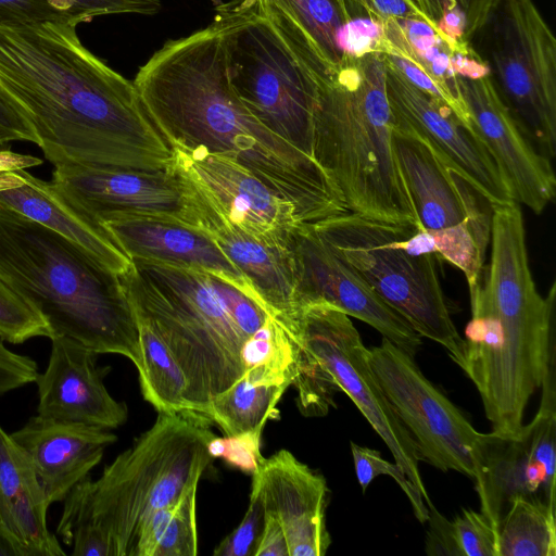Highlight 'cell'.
Wrapping results in <instances>:
<instances>
[{"label":"cell","mask_w":556,"mask_h":556,"mask_svg":"<svg viewBox=\"0 0 556 556\" xmlns=\"http://www.w3.org/2000/svg\"><path fill=\"white\" fill-rule=\"evenodd\" d=\"M66 23H0V98L55 165L165 169L175 155L132 81Z\"/></svg>","instance_id":"6da1fadb"},{"label":"cell","mask_w":556,"mask_h":556,"mask_svg":"<svg viewBox=\"0 0 556 556\" xmlns=\"http://www.w3.org/2000/svg\"><path fill=\"white\" fill-rule=\"evenodd\" d=\"M228 28L223 3L210 25L167 40L139 68L132 83L150 119L170 148L233 159L289 201L302 223L349 212L318 163L266 128L237 96Z\"/></svg>","instance_id":"7a4b0ae2"},{"label":"cell","mask_w":556,"mask_h":556,"mask_svg":"<svg viewBox=\"0 0 556 556\" xmlns=\"http://www.w3.org/2000/svg\"><path fill=\"white\" fill-rule=\"evenodd\" d=\"M491 255L469 289L471 318L452 359L472 381L492 433L517 440L527 404L555 364L556 282L536 289L518 203L495 206Z\"/></svg>","instance_id":"3957f363"},{"label":"cell","mask_w":556,"mask_h":556,"mask_svg":"<svg viewBox=\"0 0 556 556\" xmlns=\"http://www.w3.org/2000/svg\"><path fill=\"white\" fill-rule=\"evenodd\" d=\"M119 278L135 315L152 327L182 370L192 416L208 424L211 401L243 375V344L271 313L199 269L131 258Z\"/></svg>","instance_id":"277c9868"},{"label":"cell","mask_w":556,"mask_h":556,"mask_svg":"<svg viewBox=\"0 0 556 556\" xmlns=\"http://www.w3.org/2000/svg\"><path fill=\"white\" fill-rule=\"evenodd\" d=\"M210 425L159 413L153 426L65 497L56 533L73 556H132L144 522L199 483L212 460Z\"/></svg>","instance_id":"5b68a950"},{"label":"cell","mask_w":556,"mask_h":556,"mask_svg":"<svg viewBox=\"0 0 556 556\" xmlns=\"http://www.w3.org/2000/svg\"><path fill=\"white\" fill-rule=\"evenodd\" d=\"M0 279L41 312L53 337L119 354L139 368L137 319L119 276L73 241L0 208Z\"/></svg>","instance_id":"8992f818"},{"label":"cell","mask_w":556,"mask_h":556,"mask_svg":"<svg viewBox=\"0 0 556 556\" xmlns=\"http://www.w3.org/2000/svg\"><path fill=\"white\" fill-rule=\"evenodd\" d=\"M380 52L350 59L318 84L314 159L349 212L419 223L393 147V113Z\"/></svg>","instance_id":"52a82bcc"},{"label":"cell","mask_w":556,"mask_h":556,"mask_svg":"<svg viewBox=\"0 0 556 556\" xmlns=\"http://www.w3.org/2000/svg\"><path fill=\"white\" fill-rule=\"evenodd\" d=\"M312 225L331 251L420 337L445 348L452 359L456 356L462 337L439 278L442 257L429 231L352 212Z\"/></svg>","instance_id":"ba28073f"},{"label":"cell","mask_w":556,"mask_h":556,"mask_svg":"<svg viewBox=\"0 0 556 556\" xmlns=\"http://www.w3.org/2000/svg\"><path fill=\"white\" fill-rule=\"evenodd\" d=\"M225 4L229 75L237 96L266 128L314 159L316 81L260 13L256 0Z\"/></svg>","instance_id":"9c48e42d"},{"label":"cell","mask_w":556,"mask_h":556,"mask_svg":"<svg viewBox=\"0 0 556 556\" xmlns=\"http://www.w3.org/2000/svg\"><path fill=\"white\" fill-rule=\"evenodd\" d=\"M490 78L539 153L556 154V39L533 0H500L478 31Z\"/></svg>","instance_id":"30bf717a"},{"label":"cell","mask_w":556,"mask_h":556,"mask_svg":"<svg viewBox=\"0 0 556 556\" xmlns=\"http://www.w3.org/2000/svg\"><path fill=\"white\" fill-rule=\"evenodd\" d=\"M289 332L309 352L318 377L332 392H344L387 444L407 479L430 501L419 471L414 439L396 417L368 361V349L341 309L324 302L295 308L285 323Z\"/></svg>","instance_id":"8fae6325"},{"label":"cell","mask_w":556,"mask_h":556,"mask_svg":"<svg viewBox=\"0 0 556 556\" xmlns=\"http://www.w3.org/2000/svg\"><path fill=\"white\" fill-rule=\"evenodd\" d=\"M375 378L399 420L415 441L420 460L455 470L475 481L483 479L493 433H481L426 378L409 354L382 337L368 349Z\"/></svg>","instance_id":"7c38bea8"},{"label":"cell","mask_w":556,"mask_h":556,"mask_svg":"<svg viewBox=\"0 0 556 556\" xmlns=\"http://www.w3.org/2000/svg\"><path fill=\"white\" fill-rule=\"evenodd\" d=\"M51 182L70 204L101 225L151 217L200 227L192 189L174 163L154 170L62 164L54 166Z\"/></svg>","instance_id":"4fadbf2b"},{"label":"cell","mask_w":556,"mask_h":556,"mask_svg":"<svg viewBox=\"0 0 556 556\" xmlns=\"http://www.w3.org/2000/svg\"><path fill=\"white\" fill-rule=\"evenodd\" d=\"M287 249L293 268L295 308L328 303L368 324L415 357L421 337L331 251L312 224L296 225L289 235Z\"/></svg>","instance_id":"5bb4252c"},{"label":"cell","mask_w":556,"mask_h":556,"mask_svg":"<svg viewBox=\"0 0 556 556\" xmlns=\"http://www.w3.org/2000/svg\"><path fill=\"white\" fill-rule=\"evenodd\" d=\"M172 150L175 168L228 222L260 240L287 245L302 223L289 201L233 159L202 149Z\"/></svg>","instance_id":"9a60e30c"},{"label":"cell","mask_w":556,"mask_h":556,"mask_svg":"<svg viewBox=\"0 0 556 556\" xmlns=\"http://www.w3.org/2000/svg\"><path fill=\"white\" fill-rule=\"evenodd\" d=\"M392 138L402 176L419 223L427 231L468 224L491 235L494 206L427 138L394 113Z\"/></svg>","instance_id":"2e32d148"},{"label":"cell","mask_w":556,"mask_h":556,"mask_svg":"<svg viewBox=\"0 0 556 556\" xmlns=\"http://www.w3.org/2000/svg\"><path fill=\"white\" fill-rule=\"evenodd\" d=\"M386 87L392 112L427 138L493 206L517 203L509 180L483 141L445 103L414 87L388 66Z\"/></svg>","instance_id":"e0dca14e"},{"label":"cell","mask_w":556,"mask_h":556,"mask_svg":"<svg viewBox=\"0 0 556 556\" xmlns=\"http://www.w3.org/2000/svg\"><path fill=\"white\" fill-rule=\"evenodd\" d=\"M457 83L470 126L509 180L517 203L541 214L556 195L551 160L539 153L521 131L490 74L458 76Z\"/></svg>","instance_id":"ac0fdd59"},{"label":"cell","mask_w":556,"mask_h":556,"mask_svg":"<svg viewBox=\"0 0 556 556\" xmlns=\"http://www.w3.org/2000/svg\"><path fill=\"white\" fill-rule=\"evenodd\" d=\"M252 476L265 515L285 533L289 556H324L331 543L325 478L287 450L263 457Z\"/></svg>","instance_id":"d6986e66"},{"label":"cell","mask_w":556,"mask_h":556,"mask_svg":"<svg viewBox=\"0 0 556 556\" xmlns=\"http://www.w3.org/2000/svg\"><path fill=\"white\" fill-rule=\"evenodd\" d=\"M46 370L38 374L37 415L115 429L127 419V407L103 383L108 367L97 365L98 354L73 339L53 337Z\"/></svg>","instance_id":"ffe728a7"},{"label":"cell","mask_w":556,"mask_h":556,"mask_svg":"<svg viewBox=\"0 0 556 556\" xmlns=\"http://www.w3.org/2000/svg\"><path fill=\"white\" fill-rule=\"evenodd\" d=\"M301 67L316 81L327 80L350 59L351 16L345 0H256Z\"/></svg>","instance_id":"44dd1931"},{"label":"cell","mask_w":556,"mask_h":556,"mask_svg":"<svg viewBox=\"0 0 556 556\" xmlns=\"http://www.w3.org/2000/svg\"><path fill=\"white\" fill-rule=\"evenodd\" d=\"M11 437L31 457L49 505L64 501L117 440L110 429L39 415Z\"/></svg>","instance_id":"7402d4cb"},{"label":"cell","mask_w":556,"mask_h":556,"mask_svg":"<svg viewBox=\"0 0 556 556\" xmlns=\"http://www.w3.org/2000/svg\"><path fill=\"white\" fill-rule=\"evenodd\" d=\"M0 208L11 210L73 241L99 264L121 276L131 266L110 231L70 204L26 168L0 169Z\"/></svg>","instance_id":"603a6c76"},{"label":"cell","mask_w":556,"mask_h":556,"mask_svg":"<svg viewBox=\"0 0 556 556\" xmlns=\"http://www.w3.org/2000/svg\"><path fill=\"white\" fill-rule=\"evenodd\" d=\"M103 226L130 260L144 258L203 270L262 302L237 266L201 227L151 217H124Z\"/></svg>","instance_id":"cb8c5ba5"},{"label":"cell","mask_w":556,"mask_h":556,"mask_svg":"<svg viewBox=\"0 0 556 556\" xmlns=\"http://www.w3.org/2000/svg\"><path fill=\"white\" fill-rule=\"evenodd\" d=\"M191 189L200 227L217 242L273 315H291L295 311L294 277L287 245L269 243L247 233Z\"/></svg>","instance_id":"d4e9b609"},{"label":"cell","mask_w":556,"mask_h":556,"mask_svg":"<svg viewBox=\"0 0 556 556\" xmlns=\"http://www.w3.org/2000/svg\"><path fill=\"white\" fill-rule=\"evenodd\" d=\"M292 381L260 367L243 375L210 403L206 419L227 437L252 435L261 439L269 419L278 417L277 404Z\"/></svg>","instance_id":"484cf974"},{"label":"cell","mask_w":556,"mask_h":556,"mask_svg":"<svg viewBox=\"0 0 556 556\" xmlns=\"http://www.w3.org/2000/svg\"><path fill=\"white\" fill-rule=\"evenodd\" d=\"M383 33L382 50L391 49L407 58L467 111L459 93L457 74L462 55L471 46L464 50L455 49L434 27L420 18L386 22Z\"/></svg>","instance_id":"4316f807"},{"label":"cell","mask_w":556,"mask_h":556,"mask_svg":"<svg viewBox=\"0 0 556 556\" xmlns=\"http://www.w3.org/2000/svg\"><path fill=\"white\" fill-rule=\"evenodd\" d=\"M136 319L141 349L138 372L144 400L159 413L194 418L187 401V381L178 363L152 327L138 316Z\"/></svg>","instance_id":"83f0119b"},{"label":"cell","mask_w":556,"mask_h":556,"mask_svg":"<svg viewBox=\"0 0 556 556\" xmlns=\"http://www.w3.org/2000/svg\"><path fill=\"white\" fill-rule=\"evenodd\" d=\"M497 535L500 556H555V508L536 496L514 495Z\"/></svg>","instance_id":"f1b7e54d"},{"label":"cell","mask_w":556,"mask_h":556,"mask_svg":"<svg viewBox=\"0 0 556 556\" xmlns=\"http://www.w3.org/2000/svg\"><path fill=\"white\" fill-rule=\"evenodd\" d=\"M159 0H0V23L59 22L78 26L109 14L154 15Z\"/></svg>","instance_id":"f546056e"},{"label":"cell","mask_w":556,"mask_h":556,"mask_svg":"<svg viewBox=\"0 0 556 556\" xmlns=\"http://www.w3.org/2000/svg\"><path fill=\"white\" fill-rule=\"evenodd\" d=\"M198 483L173 503L157 509L138 532L132 556H194L198 554L195 500Z\"/></svg>","instance_id":"4dcf8cb0"},{"label":"cell","mask_w":556,"mask_h":556,"mask_svg":"<svg viewBox=\"0 0 556 556\" xmlns=\"http://www.w3.org/2000/svg\"><path fill=\"white\" fill-rule=\"evenodd\" d=\"M455 49L464 50L500 0H408Z\"/></svg>","instance_id":"1f68e13d"},{"label":"cell","mask_w":556,"mask_h":556,"mask_svg":"<svg viewBox=\"0 0 556 556\" xmlns=\"http://www.w3.org/2000/svg\"><path fill=\"white\" fill-rule=\"evenodd\" d=\"M45 493L23 494L11 502L0 494V525L15 535L31 556H64L56 536L47 528Z\"/></svg>","instance_id":"d6a6232c"},{"label":"cell","mask_w":556,"mask_h":556,"mask_svg":"<svg viewBox=\"0 0 556 556\" xmlns=\"http://www.w3.org/2000/svg\"><path fill=\"white\" fill-rule=\"evenodd\" d=\"M36 337H53L48 320L36 306L0 279V338L20 344Z\"/></svg>","instance_id":"836d02e7"},{"label":"cell","mask_w":556,"mask_h":556,"mask_svg":"<svg viewBox=\"0 0 556 556\" xmlns=\"http://www.w3.org/2000/svg\"><path fill=\"white\" fill-rule=\"evenodd\" d=\"M45 493L29 454L0 426V494L15 501Z\"/></svg>","instance_id":"e575fe53"},{"label":"cell","mask_w":556,"mask_h":556,"mask_svg":"<svg viewBox=\"0 0 556 556\" xmlns=\"http://www.w3.org/2000/svg\"><path fill=\"white\" fill-rule=\"evenodd\" d=\"M351 452L355 475L363 492L378 476H390L408 497L418 521L421 523L427 521L428 508L421 493L407 479L403 469L396 463H390L382 458L379 451L359 446L354 442H351Z\"/></svg>","instance_id":"d590c367"},{"label":"cell","mask_w":556,"mask_h":556,"mask_svg":"<svg viewBox=\"0 0 556 556\" xmlns=\"http://www.w3.org/2000/svg\"><path fill=\"white\" fill-rule=\"evenodd\" d=\"M452 530L462 556H500L497 530L483 513L463 509Z\"/></svg>","instance_id":"8d00e7d4"},{"label":"cell","mask_w":556,"mask_h":556,"mask_svg":"<svg viewBox=\"0 0 556 556\" xmlns=\"http://www.w3.org/2000/svg\"><path fill=\"white\" fill-rule=\"evenodd\" d=\"M265 525V511L258 493L252 489L247 513L240 525L214 549L215 556H255Z\"/></svg>","instance_id":"74e56055"},{"label":"cell","mask_w":556,"mask_h":556,"mask_svg":"<svg viewBox=\"0 0 556 556\" xmlns=\"http://www.w3.org/2000/svg\"><path fill=\"white\" fill-rule=\"evenodd\" d=\"M260 447L261 439L252 435H226L225 438L215 435L208 443L212 458L222 457L231 467L251 475L263 459Z\"/></svg>","instance_id":"f35d334b"},{"label":"cell","mask_w":556,"mask_h":556,"mask_svg":"<svg viewBox=\"0 0 556 556\" xmlns=\"http://www.w3.org/2000/svg\"><path fill=\"white\" fill-rule=\"evenodd\" d=\"M38 374L31 357L11 351L0 338V396L35 382Z\"/></svg>","instance_id":"ab89813d"},{"label":"cell","mask_w":556,"mask_h":556,"mask_svg":"<svg viewBox=\"0 0 556 556\" xmlns=\"http://www.w3.org/2000/svg\"><path fill=\"white\" fill-rule=\"evenodd\" d=\"M345 3L349 14L367 15L382 24L404 18L425 20L408 0H345Z\"/></svg>","instance_id":"60d3db41"},{"label":"cell","mask_w":556,"mask_h":556,"mask_svg":"<svg viewBox=\"0 0 556 556\" xmlns=\"http://www.w3.org/2000/svg\"><path fill=\"white\" fill-rule=\"evenodd\" d=\"M428 508L429 529L426 535V553L428 555H460L456 546L452 522L443 517L432 502L426 503Z\"/></svg>","instance_id":"b9f144b4"},{"label":"cell","mask_w":556,"mask_h":556,"mask_svg":"<svg viewBox=\"0 0 556 556\" xmlns=\"http://www.w3.org/2000/svg\"><path fill=\"white\" fill-rule=\"evenodd\" d=\"M0 137L10 144L12 141H28L39 144L31 126L0 98Z\"/></svg>","instance_id":"7bdbcfd3"},{"label":"cell","mask_w":556,"mask_h":556,"mask_svg":"<svg viewBox=\"0 0 556 556\" xmlns=\"http://www.w3.org/2000/svg\"><path fill=\"white\" fill-rule=\"evenodd\" d=\"M255 556H289L286 536L279 522L266 515Z\"/></svg>","instance_id":"ee69618b"},{"label":"cell","mask_w":556,"mask_h":556,"mask_svg":"<svg viewBox=\"0 0 556 556\" xmlns=\"http://www.w3.org/2000/svg\"><path fill=\"white\" fill-rule=\"evenodd\" d=\"M0 556H31L28 548L0 525Z\"/></svg>","instance_id":"f6af8a7d"},{"label":"cell","mask_w":556,"mask_h":556,"mask_svg":"<svg viewBox=\"0 0 556 556\" xmlns=\"http://www.w3.org/2000/svg\"><path fill=\"white\" fill-rule=\"evenodd\" d=\"M9 144L0 137V150L1 149H9Z\"/></svg>","instance_id":"bcb514c9"}]
</instances>
